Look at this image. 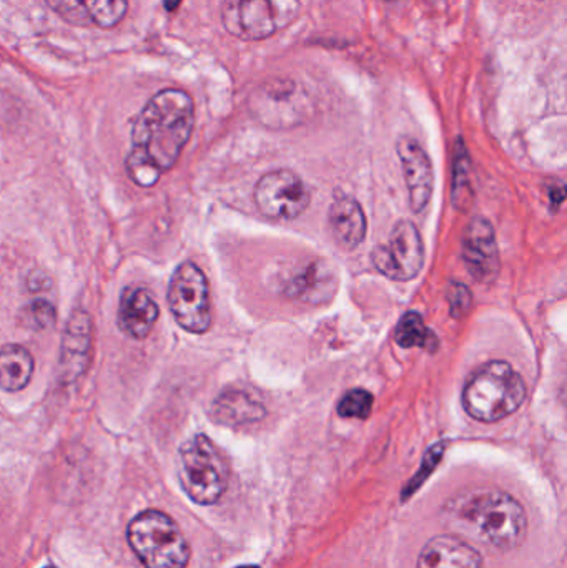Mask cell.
Listing matches in <instances>:
<instances>
[{
    "instance_id": "obj_15",
    "label": "cell",
    "mask_w": 567,
    "mask_h": 568,
    "mask_svg": "<svg viewBox=\"0 0 567 568\" xmlns=\"http://www.w3.org/2000/svg\"><path fill=\"white\" fill-rule=\"evenodd\" d=\"M418 568H483V557L472 544L456 536L435 537L419 552Z\"/></svg>"
},
{
    "instance_id": "obj_18",
    "label": "cell",
    "mask_w": 567,
    "mask_h": 568,
    "mask_svg": "<svg viewBox=\"0 0 567 568\" xmlns=\"http://www.w3.org/2000/svg\"><path fill=\"white\" fill-rule=\"evenodd\" d=\"M336 283L338 282H336L335 270L323 260H316L302 273L295 275L292 283L286 284V294L306 303L318 304L333 296Z\"/></svg>"
},
{
    "instance_id": "obj_26",
    "label": "cell",
    "mask_w": 567,
    "mask_h": 568,
    "mask_svg": "<svg viewBox=\"0 0 567 568\" xmlns=\"http://www.w3.org/2000/svg\"><path fill=\"white\" fill-rule=\"evenodd\" d=\"M180 2H182V0H165V9L173 12V10L179 9Z\"/></svg>"
},
{
    "instance_id": "obj_19",
    "label": "cell",
    "mask_w": 567,
    "mask_h": 568,
    "mask_svg": "<svg viewBox=\"0 0 567 568\" xmlns=\"http://www.w3.org/2000/svg\"><path fill=\"white\" fill-rule=\"evenodd\" d=\"M33 356L20 344H7L0 349V387L19 393L29 386L33 374Z\"/></svg>"
},
{
    "instance_id": "obj_5",
    "label": "cell",
    "mask_w": 567,
    "mask_h": 568,
    "mask_svg": "<svg viewBox=\"0 0 567 568\" xmlns=\"http://www.w3.org/2000/svg\"><path fill=\"white\" fill-rule=\"evenodd\" d=\"M179 479L193 503L213 506L229 487V460L209 437L196 434L180 447Z\"/></svg>"
},
{
    "instance_id": "obj_16",
    "label": "cell",
    "mask_w": 567,
    "mask_h": 568,
    "mask_svg": "<svg viewBox=\"0 0 567 568\" xmlns=\"http://www.w3.org/2000/svg\"><path fill=\"white\" fill-rule=\"evenodd\" d=\"M266 409L262 400L252 390L230 387L213 400L212 416L223 426H245L265 417Z\"/></svg>"
},
{
    "instance_id": "obj_27",
    "label": "cell",
    "mask_w": 567,
    "mask_h": 568,
    "mask_svg": "<svg viewBox=\"0 0 567 568\" xmlns=\"http://www.w3.org/2000/svg\"><path fill=\"white\" fill-rule=\"evenodd\" d=\"M236 568H260L259 566H242V567H236Z\"/></svg>"
},
{
    "instance_id": "obj_21",
    "label": "cell",
    "mask_w": 567,
    "mask_h": 568,
    "mask_svg": "<svg viewBox=\"0 0 567 568\" xmlns=\"http://www.w3.org/2000/svg\"><path fill=\"white\" fill-rule=\"evenodd\" d=\"M469 176V159L463 140L456 142L455 149V180H453V202L458 209H466L472 199V180Z\"/></svg>"
},
{
    "instance_id": "obj_4",
    "label": "cell",
    "mask_w": 567,
    "mask_h": 568,
    "mask_svg": "<svg viewBox=\"0 0 567 568\" xmlns=\"http://www.w3.org/2000/svg\"><path fill=\"white\" fill-rule=\"evenodd\" d=\"M126 539L145 568H185L190 546L175 520L160 510H143L133 517Z\"/></svg>"
},
{
    "instance_id": "obj_22",
    "label": "cell",
    "mask_w": 567,
    "mask_h": 568,
    "mask_svg": "<svg viewBox=\"0 0 567 568\" xmlns=\"http://www.w3.org/2000/svg\"><path fill=\"white\" fill-rule=\"evenodd\" d=\"M373 409V396L365 389H352L338 403V414L345 419H368Z\"/></svg>"
},
{
    "instance_id": "obj_12",
    "label": "cell",
    "mask_w": 567,
    "mask_h": 568,
    "mask_svg": "<svg viewBox=\"0 0 567 568\" xmlns=\"http://www.w3.org/2000/svg\"><path fill=\"white\" fill-rule=\"evenodd\" d=\"M396 149H398L406 186H408L409 205L413 212H423L432 200L433 183H435L432 160L423 146L408 136H403Z\"/></svg>"
},
{
    "instance_id": "obj_14",
    "label": "cell",
    "mask_w": 567,
    "mask_h": 568,
    "mask_svg": "<svg viewBox=\"0 0 567 568\" xmlns=\"http://www.w3.org/2000/svg\"><path fill=\"white\" fill-rule=\"evenodd\" d=\"M159 316V304L149 290L142 286H129L123 290L117 323L126 336L132 339H145L155 327Z\"/></svg>"
},
{
    "instance_id": "obj_6",
    "label": "cell",
    "mask_w": 567,
    "mask_h": 568,
    "mask_svg": "<svg viewBox=\"0 0 567 568\" xmlns=\"http://www.w3.org/2000/svg\"><path fill=\"white\" fill-rule=\"evenodd\" d=\"M303 0H223L222 22L236 39L263 40L298 19Z\"/></svg>"
},
{
    "instance_id": "obj_23",
    "label": "cell",
    "mask_w": 567,
    "mask_h": 568,
    "mask_svg": "<svg viewBox=\"0 0 567 568\" xmlns=\"http://www.w3.org/2000/svg\"><path fill=\"white\" fill-rule=\"evenodd\" d=\"M443 453H445V444H438V446H433L432 449L428 450V454H426L425 459H423L422 467H419L418 473H416V476L413 477L412 480H409L408 486L405 487V490H403V499H406V497L413 496V494L418 490V487L422 486L423 483H425L426 479H428L429 474L433 473V470L436 469V466H438L439 460H442Z\"/></svg>"
},
{
    "instance_id": "obj_28",
    "label": "cell",
    "mask_w": 567,
    "mask_h": 568,
    "mask_svg": "<svg viewBox=\"0 0 567 568\" xmlns=\"http://www.w3.org/2000/svg\"><path fill=\"white\" fill-rule=\"evenodd\" d=\"M45 568H55V567H45Z\"/></svg>"
},
{
    "instance_id": "obj_9",
    "label": "cell",
    "mask_w": 567,
    "mask_h": 568,
    "mask_svg": "<svg viewBox=\"0 0 567 568\" xmlns=\"http://www.w3.org/2000/svg\"><path fill=\"white\" fill-rule=\"evenodd\" d=\"M255 203L266 219L295 220L308 209L310 192L298 175L279 170L256 183Z\"/></svg>"
},
{
    "instance_id": "obj_25",
    "label": "cell",
    "mask_w": 567,
    "mask_h": 568,
    "mask_svg": "<svg viewBox=\"0 0 567 568\" xmlns=\"http://www.w3.org/2000/svg\"><path fill=\"white\" fill-rule=\"evenodd\" d=\"M30 316H32L33 324L39 329H45V327L52 326L53 321H55V307L49 301H36L30 306Z\"/></svg>"
},
{
    "instance_id": "obj_3",
    "label": "cell",
    "mask_w": 567,
    "mask_h": 568,
    "mask_svg": "<svg viewBox=\"0 0 567 568\" xmlns=\"http://www.w3.org/2000/svg\"><path fill=\"white\" fill-rule=\"evenodd\" d=\"M523 377L505 361H492L469 376L463 390V406L473 419L493 424L512 416L525 403Z\"/></svg>"
},
{
    "instance_id": "obj_8",
    "label": "cell",
    "mask_w": 567,
    "mask_h": 568,
    "mask_svg": "<svg viewBox=\"0 0 567 568\" xmlns=\"http://www.w3.org/2000/svg\"><path fill=\"white\" fill-rule=\"evenodd\" d=\"M373 265L386 278L409 282L422 272L425 248L418 229L408 220L398 222L388 242L379 243L372 253Z\"/></svg>"
},
{
    "instance_id": "obj_17",
    "label": "cell",
    "mask_w": 567,
    "mask_h": 568,
    "mask_svg": "<svg viewBox=\"0 0 567 568\" xmlns=\"http://www.w3.org/2000/svg\"><path fill=\"white\" fill-rule=\"evenodd\" d=\"M330 229L340 246L346 250L362 245L366 236V219L362 206L348 196L333 202L330 209Z\"/></svg>"
},
{
    "instance_id": "obj_7",
    "label": "cell",
    "mask_w": 567,
    "mask_h": 568,
    "mask_svg": "<svg viewBox=\"0 0 567 568\" xmlns=\"http://www.w3.org/2000/svg\"><path fill=\"white\" fill-rule=\"evenodd\" d=\"M166 301L173 320L189 333L203 334L212 326L209 282L195 263L185 262L175 270Z\"/></svg>"
},
{
    "instance_id": "obj_24",
    "label": "cell",
    "mask_w": 567,
    "mask_h": 568,
    "mask_svg": "<svg viewBox=\"0 0 567 568\" xmlns=\"http://www.w3.org/2000/svg\"><path fill=\"white\" fill-rule=\"evenodd\" d=\"M449 304H452V313L455 317H462L463 314L469 313L472 307V294H469L468 287L463 284L455 283L448 293Z\"/></svg>"
},
{
    "instance_id": "obj_2",
    "label": "cell",
    "mask_w": 567,
    "mask_h": 568,
    "mask_svg": "<svg viewBox=\"0 0 567 568\" xmlns=\"http://www.w3.org/2000/svg\"><path fill=\"white\" fill-rule=\"evenodd\" d=\"M449 526L499 552L518 549L528 534L525 507L496 489H475L449 500Z\"/></svg>"
},
{
    "instance_id": "obj_20",
    "label": "cell",
    "mask_w": 567,
    "mask_h": 568,
    "mask_svg": "<svg viewBox=\"0 0 567 568\" xmlns=\"http://www.w3.org/2000/svg\"><path fill=\"white\" fill-rule=\"evenodd\" d=\"M395 341L399 347H405V349L422 347V349L435 351L438 346L435 334L428 329L423 317L415 311L402 317L395 331Z\"/></svg>"
},
{
    "instance_id": "obj_1",
    "label": "cell",
    "mask_w": 567,
    "mask_h": 568,
    "mask_svg": "<svg viewBox=\"0 0 567 568\" xmlns=\"http://www.w3.org/2000/svg\"><path fill=\"white\" fill-rule=\"evenodd\" d=\"M195 125L192 97L179 89L153 95L132 129V150L126 156V173L135 185L150 189L162 173L179 162Z\"/></svg>"
},
{
    "instance_id": "obj_10",
    "label": "cell",
    "mask_w": 567,
    "mask_h": 568,
    "mask_svg": "<svg viewBox=\"0 0 567 568\" xmlns=\"http://www.w3.org/2000/svg\"><path fill=\"white\" fill-rule=\"evenodd\" d=\"M463 258L476 282L489 284L498 278L502 262L495 230L488 220L475 219L469 222L463 239Z\"/></svg>"
},
{
    "instance_id": "obj_13",
    "label": "cell",
    "mask_w": 567,
    "mask_h": 568,
    "mask_svg": "<svg viewBox=\"0 0 567 568\" xmlns=\"http://www.w3.org/2000/svg\"><path fill=\"white\" fill-rule=\"evenodd\" d=\"M47 3L65 22L99 29H112L129 10V0H47Z\"/></svg>"
},
{
    "instance_id": "obj_11",
    "label": "cell",
    "mask_w": 567,
    "mask_h": 568,
    "mask_svg": "<svg viewBox=\"0 0 567 568\" xmlns=\"http://www.w3.org/2000/svg\"><path fill=\"white\" fill-rule=\"evenodd\" d=\"M92 351V320L85 310H75L67 321L60 346L59 379L72 384L85 374Z\"/></svg>"
}]
</instances>
